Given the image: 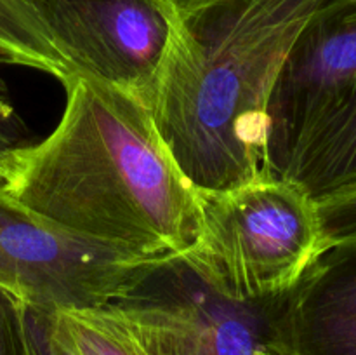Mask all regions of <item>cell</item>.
Segmentation results:
<instances>
[{
    "label": "cell",
    "mask_w": 356,
    "mask_h": 355,
    "mask_svg": "<svg viewBox=\"0 0 356 355\" xmlns=\"http://www.w3.org/2000/svg\"><path fill=\"white\" fill-rule=\"evenodd\" d=\"M322 251L343 242H356V187L316 200Z\"/></svg>",
    "instance_id": "cell-12"
},
{
    "label": "cell",
    "mask_w": 356,
    "mask_h": 355,
    "mask_svg": "<svg viewBox=\"0 0 356 355\" xmlns=\"http://www.w3.org/2000/svg\"><path fill=\"white\" fill-rule=\"evenodd\" d=\"M0 54L65 82L72 68L61 58L30 0H0Z\"/></svg>",
    "instance_id": "cell-10"
},
{
    "label": "cell",
    "mask_w": 356,
    "mask_h": 355,
    "mask_svg": "<svg viewBox=\"0 0 356 355\" xmlns=\"http://www.w3.org/2000/svg\"><path fill=\"white\" fill-rule=\"evenodd\" d=\"M52 315L79 355H148L110 306Z\"/></svg>",
    "instance_id": "cell-11"
},
{
    "label": "cell",
    "mask_w": 356,
    "mask_h": 355,
    "mask_svg": "<svg viewBox=\"0 0 356 355\" xmlns=\"http://www.w3.org/2000/svg\"><path fill=\"white\" fill-rule=\"evenodd\" d=\"M28 317L38 355H79L52 313L38 312L28 306Z\"/></svg>",
    "instance_id": "cell-14"
},
{
    "label": "cell",
    "mask_w": 356,
    "mask_h": 355,
    "mask_svg": "<svg viewBox=\"0 0 356 355\" xmlns=\"http://www.w3.org/2000/svg\"><path fill=\"white\" fill-rule=\"evenodd\" d=\"M275 355H356V242L323 249L285 292Z\"/></svg>",
    "instance_id": "cell-8"
},
{
    "label": "cell",
    "mask_w": 356,
    "mask_h": 355,
    "mask_svg": "<svg viewBox=\"0 0 356 355\" xmlns=\"http://www.w3.org/2000/svg\"><path fill=\"white\" fill-rule=\"evenodd\" d=\"M356 96V0H325L282 63L266 110L263 176L284 180L309 132Z\"/></svg>",
    "instance_id": "cell-7"
},
{
    "label": "cell",
    "mask_w": 356,
    "mask_h": 355,
    "mask_svg": "<svg viewBox=\"0 0 356 355\" xmlns=\"http://www.w3.org/2000/svg\"><path fill=\"white\" fill-rule=\"evenodd\" d=\"M54 131L10 152L0 194L79 235L141 256H183L200 228L198 190L146 104L90 77L65 80Z\"/></svg>",
    "instance_id": "cell-1"
},
{
    "label": "cell",
    "mask_w": 356,
    "mask_h": 355,
    "mask_svg": "<svg viewBox=\"0 0 356 355\" xmlns=\"http://www.w3.org/2000/svg\"><path fill=\"white\" fill-rule=\"evenodd\" d=\"M160 261L70 232L0 194V287L30 308H104Z\"/></svg>",
    "instance_id": "cell-5"
},
{
    "label": "cell",
    "mask_w": 356,
    "mask_h": 355,
    "mask_svg": "<svg viewBox=\"0 0 356 355\" xmlns=\"http://www.w3.org/2000/svg\"><path fill=\"white\" fill-rule=\"evenodd\" d=\"M30 2L73 73L124 90L152 108L177 16L170 0Z\"/></svg>",
    "instance_id": "cell-6"
},
{
    "label": "cell",
    "mask_w": 356,
    "mask_h": 355,
    "mask_svg": "<svg viewBox=\"0 0 356 355\" xmlns=\"http://www.w3.org/2000/svg\"><path fill=\"white\" fill-rule=\"evenodd\" d=\"M0 355H38L28 306L3 287H0Z\"/></svg>",
    "instance_id": "cell-13"
},
{
    "label": "cell",
    "mask_w": 356,
    "mask_h": 355,
    "mask_svg": "<svg viewBox=\"0 0 356 355\" xmlns=\"http://www.w3.org/2000/svg\"><path fill=\"white\" fill-rule=\"evenodd\" d=\"M170 2H172V3H174V6H176V7H177V9H179V7H183V6H184V3H186V2H188V0H170Z\"/></svg>",
    "instance_id": "cell-16"
},
{
    "label": "cell",
    "mask_w": 356,
    "mask_h": 355,
    "mask_svg": "<svg viewBox=\"0 0 356 355\" xmlns=\"http://www.w3.org/2000/svg\"><path fill=\"white\" fill-rule=\"evenodd\" d=\"M256 355H275V354H271V352H266V350H263V352H257Z\"/></svg>",
    "instance_id": "cell-17"
},
{
    "label": "cell",
    "mask_w": 356,
    "mask_h": 355,
    "mask_svg": "<svg viewBox=\"0 0 356 355\" xmlns=\"http://www.w3.org/2000/svg\"><path fill=\"white\" fill-rule=\"evenodd\" d=\"M323 2L188 0L177 9L149 110L197 190H228L263 174L271 89Z\"/></svg>",
    "instance_id": "cell-2"
},
{
    "label": "cell",
    "mask_w": 356,
    "mask_h": 355,
    "mask_svg": "<svg viewBox=\"0 0 356 355\" xmlns=\"http://www.w3.org/2000/svg\"><path fill=\"white\" fill-rule=\"evenodd\" d=\"M284 180L315 202L356 187V96L309 132Z\"/></svg>",
    "instance_id": "cell-9"
},
{
    "label": "cell",
    "mask_w": 356,
    "mask_h": 355,
    "mask_svg": "<svg viewBox=\"0 0 356 355\" xmlns=\"http://www.w3.org/2000/svg\"><path fill=\"white\" fill-rule=\"evenodd\" d=\"M282 298L236 301L176 256L149 268L108 306L148 355H256L275 354Z\"/></svg>",
    "instance_id": "cell-4"
},
{
    "label": "cell",
    "mask_w": 356,
    "mask_h": 355,
    "mask_svg": "<svg viewBox=\"0 0 356 355\" xmlns=\"http://www.w3.org/2000/svg\"><path fill=\"white\" fill-rule=\"evenodd\" d=\"M200 228L183 260L214 291L266 301L291 291L322 253L316 202L287 180L257 176L200 191Z\"/></svg>",
    "instance_id": "cell-3"
},
{
    "label": "cell",
    "mask_w": 356,
    "mask_h": 355,
    "mask_svg": "<svg viewBox=\"0 0 356 355\" xmlns=\"http://www.w3.org/2000/svg\"><path fill=\"white\" fill-rule=\"evenodd\" d=\"M0 65H9L6 61L2 54H0ZM16 148V145H13L10 138L7 136V132L3 131V87L0 84V187L3 183V178H6V167L7 160H9L10 152Z\"/></svg>",
    "instance_id": "cell-15"
}]
</instances>
